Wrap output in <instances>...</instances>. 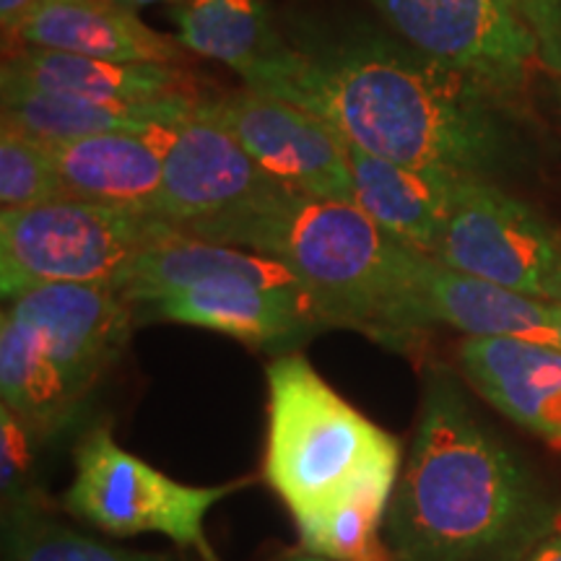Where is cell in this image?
I'll use <instances>...</instances> for the list:
<instances>
[{
  "label": "cell",
  "instance_id": "24",
  "mask_svg": "<svg viewBox=\"0 0 561 561\" xmlns=\"http://www.w3.org/2000/svg\"><path fill=\"white\" fill-rule=\"evenodd\" d=\"M70 198L45 144L0 128V210L34 208Z\"/></svg>",
  "mask_w": 561,
  "mask_h": 561
},
{
  "label": "cell",
  "instance_id": "18",
  "mask_svg": "<svg viewBox=\"0 0 561 561\" xmlns=\"http://www.w3.org/2000/svg\"><path fill=\"white\" fill-rule=\"evenodd\" d=\"M151 130L102 133L47 146L70 198L159 216L164 161Z\"/></svg>",
  "mask_w": 561,
  "mask_h": 561
},
{
  "label": "cell",
  "instance_id": "29",
  "mask_svg": "<svg viewBox=\"0 0 561 561\" xmlns=\"http://www.w3.org/2000/svg\"><path fill=\"white\" fill-rule=\"evenodd\" d=\"M278 561H333V559H325V557H320V553H312V551L301 549V551L284 553V557H280Z\"/></svg>",
  "mask_w": 561,
  "mask_h": 561
},
{
  "label": "cell",
  "instance_id": "25",
  "mask_svg": "<svg viewBox=\"0 0 561 561\" xmlns=\"http://www.w3.org/2000/svg\"><path fill=\"white\" fill-rule=\"evenodd\" d=\"M34 432L16 413L0 409V486L5 504L39 494L34 486Z\"/></svg>",
  "mask_w": 561,
  "mask_h": 561
},
{
  "label": "cell",
  "instance_id": "20",
  "mask_svg": "<svg viewBox=\"0 0 561 561\" xmlns=\"http://www.w3.org/2000/svg\"><path fill=\"white\" fill-rule=\"evenodd\" d=\"M170 16L187 53L224 62L244 83L289 50L263 0H182Z\"/></svg>",
  "mask_w": 561,
  "mask_h": 561
},
{
  "label": "cell",
  "instance_id": "22",
  "mask_svg": "<svg viewBox=\"0 0 561 561\" xmlns=\"http://www.w3.org/2000/svg\"><path fill=\"white\" fill-rule=\"evenodd\" d=\"M398 476L401 471L371 476L333 507L297 523L301 549L333 561H396L382 530Z\"/></svg>",
  "mask_w": 561,
  "mask_h": 561
},
{
  "label": "cell",
  "instance_id": "16",
  "mask_svg": "<svg viewBox=\"0 0 561 561\" xmlns=\"http://www.w3.org/2000/svg\"><path fill=\"white\" fill-rule=\"evenodd\" d=\"M343 151L354 182V206L396 240L432 257L450 216L455 187L466 174L382 159L348 138H343Z\"/></svg>",
  "mask_w": 561,
  "mask_h": 561
},
{
  "label": "cell",
  "instance_id": "10",
  "mask_svg": "<svg viewBox=\"0 0 561 561\" xmlns=\"http://www.w3.org/2000/svg\"><path fill=\"white\" fill-rule=\"evenodd\" d=\"M151 133L164 161L159 219L172 227L187 229L284 187L201 107L187 121Z\"/></svg>",
  "mask_w": 561,
  "mask_h": 561
},
{
  "label": "cell",
  "instance_id": "27",
  "mask_svg": "<svg viewBox=\"0 0 561 561\" xmlns=\"http://www.w3.org/2000/svg\"><path fill=\"white\" fill-rule=\"evenodd\" d=\"M517 561H561V507L551 523L525 546Z\"/></svg>",
  "mask_w": 561,
  "mask_h": 561
},
{
  "label": "cell",
  "instance_id": "26",
  "mask_svg": "<svg viewBox=\"0 0 561 561\" xmlns=\"http://www.w3.org/2000/svg\"><path fill=\"white\" fill-rule=\"evenodd\" d=\"M541 39L543 66L561 79V0H512Z\"/></svg>",
  "mask_w": 561,
  "mask_h": 561
},
{
  "label": "cell",
  "instance_id": "17",
  "mask_svg": "<svg viewBox=\"0 0 561 561\" xmlns=\"http://www.w3.org/2000/svg\"><path fill=\"white\" fill-rule=\"evenodd\" d=\"M0 89L39 91L70 100L140 102L191 91V76L182 66L115 62L39 47H16L3 60Z\"/></svg>",
  "mask_w": 561,
  "mask_h": 561
},
{
  "label": "cell",
  "instance_id": "12",
  "mask_svg": "<svg viewBox=\"0 0 561 561\" xmlns=\"http://www.w3.org/2000/svg\"><path fill=\"white\" fill-rule=\"evenodd\" d=\"M133 310L146 320L206 328L280 354L297 351L314 333L331 331L325 312L307 289H276L244 276L203 280Z\"/></svg>",
  "mask_w": 561,
  "mask_h": 561
},
{
  "label": "cell",
  "instance_id": "3",
  "mask_svg": "<svg viewBox=\"0 0 561 561\" xmlns=\"http://www.w3.org/2000/svg\"><path fill=\"white\" fill-rule=\"evenodd\" d=\"M180 231L284 263L318 299L331 328L398 351L411 348L430 328L416 291L426 255L377 227L354 203L278 187Z\"/></svg>",
  "mask_w": 561,
  "mask_h": 561
},
{
  "label": "cell",
  "instance_id": "4",
  "mask_svg": "<svg viewBox=\"0 0 561 561\" xmlns=\"http://www.w3.org/2000/svg\"><path fill=\"white\" fill-rule=\"evenodd\" d=\"M268 442L263 479L310 520L371 476L401 471V442L356 411L318 375L307 356L289 351L265 369Z\"/></svg>",
  "mask_w": 561,
  "mask_h": 561
},
{
  "label": "cell",
  "instance_id": "15",
  "mask_svg": "<svg viewBox=\"0 0 561 561\" xmlns=\"http://www.w3.org/2000/svg\"><path fill=\"white\" fill-rule=\"evenodd\" d=\"M16 47H39L115 62L182 66L185 47L125 9L117 0H47L19 26Z\"/></svg>",
  "mask_w": 561,
  "mask_h": 561
},
{
  "label": "cell",
  "instance_id": "31",
  "mask_svg": "<svg viewBox=\"0 0 561 561\" xmlns=\"http://www.w3.org/2000/svg\"><path fill=\"white\" fill-rule=\"evenodd\" d=\"M559 94H561V89H559Z\"/></svg>",
  "mask_w": 561,
  "mask_h": 561
},
{
  "label": "cell",
  "instance_id": "11",
  "mask_svg": "<svg viewBox=\"0 0 561 561\" xmlns=\"http://www.w3.org/2000/svg\"><path fill=\"white\" fill-rule=\"evenodd\" d=\"M37 335L76 401L83 403L128 346L136 310L104 284H50L5 305Z\"/></svg>",
  "mask_w": 561,
  "mask_h": 561
},
{
  "label": "cell",
  "instance_id": "28",
  "mask_svg": "<svg viewBox=\"0 0 561 561\" xmlns=\"http://www.w3.org/2000/svg\"><path fill=\"white\" fill-rule=\"evenodd\" d=\"M47 0H0V24H3L5 37H13L21 24L37 13Z\"/></svg>",
  "mask_w": 561,
  "mask_h": 561
},
{
  "label": "cell",
  "instance_id": "1",
  "mask_svg": "<svg viewBox=\"0 0 561 561\" xmlns=\"http://www.w3.org/2000/svg\"><path fill=\"white\" fill-rule=\"evenodd\" d=\"M244 87L294 102L377 157L483 178L510 164V102L458 70L375 37L289 47Z\"/></svg>",
  "mask_w": 561,
  "mask_h": 561
},
{
  "label": "cell",
  "instance_id": "5",
  "mask_svg": "<svg viewBox=\"0 0 561 561\" xmlns=\"http://www.w3.org/2000/svg\"><path fill=\"white\" fill-rule=\"evenodd\" d=\"M174 229L159 216L81 198L0 210V294L11 301L50 284L117 291L133 263Z\"/></svg>",
  "mask_w": 561,
  "mask_h": 561
},
{
  "label": "cell",
  "instance_id": "7",
  "mask_svg": "<svg viewBox=\"0 0 561 561\" xmlns=\"http://www.w3.org/2000/svg\"><path fill=\"white\" fill-rule=\"evenodd\" d=\"M432 257L525 297L561 301V229L483 178H460Z\"/></svg>",
  "mask_w": 561,
  "mask_h": 561
},
{
  "label": "cell",
  "instance_id": "30",
  "mask_svg": "<svg viewBox=\"0 0 561 561\" xmlns=\"http://www.w3.org/2000/svg\"><path fill=\"white\" fill-rule=\"evenodd\" d=\"M117 3L125 5V9H130V11H140V9H146V5H157V3L178 5V3H182V0H117Z\"/></svg>",
  "mask_w": 561,
  "mask_h": 561
},
{
  "label": "cell",
  "instance_id": "32",
  "mask_svg": "<svg viewBox=\"0 0 561 561\" xmlns=\"http://www.w3.org/2000/svg\"><path fill=\"white\" fill-rule=\"evenodd\" d=\"M559 307H561V301H559Z\"/></svg>",
  "mask_w": 561,
  "mask_h": 561
},
{
  "label": "cell",
  "instance_id": "8",
  "mask_svg": "<svg viewBox=\"0 0 561 561\" xmlns=\"http://www.w3.org/2000/svg\"><path fill=\"white\" fill-rule=\"evenodd\" d=\"M426 58L512 102L543 62L541 39L512 0H371Z\"/></svg>",
  "mask_w": 561,
  "mask_h": 561
},
{
  "label": "cell",
  "instance_id": "9",
  "mask_svg": "<svg viewBox=\"0 0 561 561\" xmlns=\"http://www.w3.org/2000/svg\"><path fill=\"white\" fill-rule=\"evenodd\" d=\"M201 110L221 123L261 170L289 191L354 203L343 136L294 102L244 87L203 100Z\"/></svg>",
  "mask_w": 561,
  "mask_h": 561
},
{
  "label": "cell",
  "instance_id": "19",
  "mask_svg": "<svg viewBox=\"0 0 561 561\" xmlns=\"http://www.w3.org/2000/svg\"><path fill=\"white\" fill-rule=\"evenodd\" d=\"M0 100H3L0 128H11L45 146L102 136V133H144L159 125L187 121L201 107V96L191 91L140 102H96L24 89H0Z\"/></svg>",
  "mask_w": 561,
  "mask_h": 561
},
{
  "label": "cell",
  "instance_id": "13",
  "mask_svg": "<svg viewBox=\"0 0 561 561\" xmlns=\"http://www.w3.org/2000/svg\"><path fill=\"white\" fill-rule=\"evenodd\" d=\"M419 307L426 325H450L468 339H525L561 348L559 301L525 297L479 276L421 261Z\"/></svg>",
  "mask_w": 561,
  "mask_h": 561
},
{
  "label": "cell",
  "instance_id": "2",
  "mask_svg": "<svg viewBox=\"0 0 561 561\" xmlns=\"http://www.w3.org/2000/svg\"><path fill=\"white\" fill-rule=\"evenodd\" d=\"M559 507L483 421L447 369L424 382L416 432L392 491L396 561H517Z\"/></svg>",
  "mask_w": 561,
  "mask_h": 561
},
{
  "label": "cell",
  "instance_id": "21",
  "mask_svg": "<svg viewBox=\"0 0 561 561\" xmlns=\"http://www.w3.org/2000/svg\"><path fill=\"white\" fill-rule=\"evenodd\" d=\"M0 392L5 409L16 413L37 439L68 430L81 409L37 335L9 310L0 314Z\"/></svg>",
  "mask_w": 561,
  "mask_h": 561
},
{
  "label": "cell",
  "instance_id": "14",
  "mask_svg": "<svg viewBox=\"0 0 561 561\" xmlns=\"http://www.w3.org/2000/svg\"><path fill=\"white\" fill-rule=\"evenodd\" d=\"M466 380L504 416L561 447V348L525 339H466Z\"/></svg>",
  "mask_w": 561,
  "mask_h": 561
},
{
  "label": "cell",
  "instance_id": "6",
  "mask_svg": "<svg viewBox=\"0 0 561 561\" xmlns=\"http://www.w3.org/2000/svg\"><path fill=\"white\" fill-rule=\"evenodd\" d=\"M248 483L187 486L117 445L110 426H91L73 450V481L62 494V507L107 536L159 533L203 561H221L208 543L206 515Z\"/></svg>",
  "mask_w": 561,
  "mask_h": 561
},
{
  "label": "cell",
  "instance_id": "23",
  "mask_svg": "<svg viewBox=\"0 0 561 561\" xmlns=\"http://www.w3.org/2000/svg\"><path fill=\"white\" fill-rule=\"evenodd\" d=\"M5 561H178L170 553L133 551L73 530L47 512L39 494L3 507Z\"/></svg>",
  "mask_w": 561,
  "mask_h": 561
}]
</instances>
